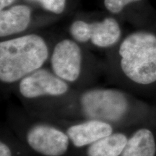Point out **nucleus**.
Returning <instances> with one entry per match:
<instances>
[{"label": "nucleus", "instance_id": "obj_14", "mask_svg": "<svg viewBox=\"0 0 156 156\" xmlns=\"http://www.w3.org/2000/svg\"><path fill=\"white\" fill-rule=\"evenodd\" d=\"M15 0H0V9H1V10H2L7 6L10 5Z\"/></svg>", "mask_w": 156, "mask_h": 156}, {"label": "nucleus", "instance_id": "obj_3", "mask_svg": "<svg viewBox=\"0 0 156 156\" xmlns=\"http://www.w3.org/2000/svg\"><path fill=\"white\" fill-rule=\"evenodd\" d=\"M46 40L38 34L2 41L0 43L1 87L13 89L25 77L41 68L50 58Z\"/></svg>", "mask_w": 156, "mask_h": 156}, {"label": "nucleus", "instance_id": "obj_7", "mask_svg": "<svg viewBox=\"0 0 156 156\" xmlns=\"http://www.w3.org/2000/svg\"><path fill=\"white\" fill-rule=\"evenodd\" d=\"M51 122L56 123L64 129L69 136L72 145L77 148L86 147L118 129L108 122L96 119L55 120Z\"/></svg>", "mask_w": 156, "mask_h": 156}, {"label": "nucleus", "instance_id": "obj_2", "mask_svg": "<svg viewBox=\"0 0 156 156\" xmlns=\"http://www.w3.org/2000/svg\"><path fill=\"white\" fill-rule=\"evenodd\" d=\"M116 65L106 69L112 85L126 91H143L156 86V35L147 30L129 34L118 48Z\"/></svg>", "mask_w": 156, "mask_h": 156}, {"label": "nucleus", "instance_id": "obj_12", "mask_svg": "<svg viewBox=\"0 0 156 156\" xmlns=\"http://www.w3.org/2000/svg\"><path fill=\"white\" fill-rule=\"evenodd\" d=\"M40 4L43 8L55 14H61L65 8L66 0H30Z\"/></svg>", "mask_w": 156, "mask_h": 156}, {"label": "nucleus", "instance_id": "obj_5", "mask_svg": "<svg viewBox=\"0 0 156 156\" xmlns=\"http://www.w3.org/2000/svg\"><path fill=\"white\" fill-rule=\"evenodd\" d=\"M78 44L73 38L56 43L50 54L49 67L74 90H83L95 86L103 75L97 69L86 67L84 53Z\"/></svg>", "mask_w": 156, "mask_h": 156}, {"label": "nucleus", "instance_id": "obj_8", "mask_svg": "<svg viewBox=\"0 0 156 156\" xmlns=\"http://www.w3.org/2000/svg\"><path fill=\"white\" fill-rule=\"evenodd\" d=\"M156 134L149 124L132 130L120 156H155Z\"/></svg>", "mask_w": 156, "mask_h": 156}, {"label": "nucleus", "instance_id": "obj_13", "mask_svg": "<svg viewBox=\"0 0 156 156\" xmlns=\"http://www.w3.org/2000/svg\"><path fill=\"white\" fill-rule=\"evenodd\" d=\"M139 1L140 0H104V4L108 10L114 14H117L129 4Z\"/></svg>", "mask_w": 156, "mask_h": 156}, {"label": "nucleus", "instance_id": "obj_4", "mask_svg": "<svg viewBox=\"0 0 156 156\" xmlns=\"http://www.w3.org/2000/svg\"><path fill=\"white\" fill-rule=\"evenodd\" d=\"M7 120L15 135L40 155L63 156L72 145L66 132L58 124L32 116L23 107H11Z\"/></svg>", "mask_w": 156, "mask_h": 156}, {"label": "nucleus", "instance_id": "obj_6", "mask_svg": "<svg viewBox=\"0 0 156 156\" xmlns=\"http://www.w3.org/2000/svg\"><path fill=\"white\" fill-rule=\"evenodd\" d=\"M12 90L23 105L59 98L75 90L50 67H46L25 77Z\"/></svg>", "mask_w": 156, "mask_h": 156}, {"label": "nucleus", "instance_id": "obj_9", "mask_svg": "<svg viewBox=\"0 0 156 156\" xmlns=\"http://www.w3.org/2000/svg\"><path fill=\"white\" fill-rule=\"evenodd\" d=\"M30 9L25 5H16L0 13V36L6 38L23 32L30 23Z\"/></svg>", "mask_w": 156, "mask_h": 156}, {"label": "nucleus", "instance_id": "obj_1", "mask_svg": "<svg viewBox=\"0 0 156 156\" xmlns=\"http://www.w3.org/2000/svg\"><path fill=\"white\" fill-rule=\"evenodd\" d=\"M23 108L42 119H96L108 122L116 129L154 123L156 114L125 90L95 85L75 90L59 98L23 105Z\"/></svg>", "mask_w": 156, "mask_h": 156}, {"label": "nucleus", "instance_id": "obj_11", "mask_svg": "<svg viewBox=\"0 0 156 156\" xmlns=\"http://www.w3.org/2000/svg\"><path fill=\"white\" fill-rule=\"evenodd\" d=\"M118 129L112 134L86 147L87 156H120L125 147L130 132Z\"/></svg>", "mask_w": 156, "mask_h": 156}, {"label": "nucleus", "instance_id": "obj_10", "mask_svg": "<svg viewBox=\"0 0 156 156\" xmlns=\"http://www.w3.org/2000/svg\"><path fill=\"white\" fill-rule=\"evenodd\" d=\"M122 30L113 17L89 23V42L98 48H111L119 41Z\"/></svg>", "mask_w": 156, "mask_h": 156}]
</instances>
